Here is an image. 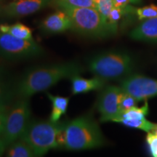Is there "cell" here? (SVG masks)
I'll return each instance as SVG.
<instances>
[{
    "label": "cell",
    "instance_id": "cell-4",
    "mask_svg": "<svg viewBox=\"0 0 157 157\" xmlns=\"http://www.w3.org/2000/svg\"><path fill=\"white\" fill-rule=\"evenodd\" d=\"M66 124L50 120L30 121L20 139L27 143L36 156H42L51 149L58 148L57 136Z\"/></svg>",
    "mask_w": 157,
    "mask_h": 157
},
{
    "label": "cell",
    "instance_id": "cell-25",
    "mask_svg": "<svg viewBox=\"0 0 157 157\" xmlns=\"http://www.w3.org/2000/svg\"><path fill=\"white\" fill-rule=\"evenodd\" d=\"M146 141L148 143L152 156L157 157V135L151 132L147 135Z\"/></svg>",
    "mask_w": 157,
    "mask_h": 157
},
{
    "label": "cell",
    "instance_id": "cell-23",
    "mask_svg": "<svg viewBox=\"0 0 157 157\" xmlns=\"http://www.w3.org/2000/svg\"><path fill=\"white\" fill-rule=\"evenodd\" d=\"M60 2L75 7H92L97 9L94 0H60Z\"/></svg>",
    "mask_w": 157,
    "mask_h": 157
},
{
    "label": "cell",
    "instance_id": "cell-27",
    "mask_svg": "<svg viewBox=\"0 0 157 157\" xmlns=\"http://www.w3.org/2000/svg\"><path fill=\"white\" fill-rule=\"evenodd\" d=\"M130 2V0H113V7L124 8Z\"/></svg>",
    "mask_w": 157,
    "mask_h": 157
},
{
    "label": "cell",
    "instance_id": "cell-7",
    "mask_svg": "<svg viewBox=\"0 0 157 157\" xmlns=\"http://www.w3.org/2000/svg\"><path fill=\"white\" fill-rule=\"evenodd\" d=\"M44 52L34 39L17 38L0 31V54L8 59H23L39 56Z\"/></svg>",
    "mask_w": 157,
    "mask_h": 157
},
{
    "label": "cell",
    "instance_id": "cell-28",
    "mask_svg": "<svg viewBox=\"0 0 157 157\" xmlns=\"http://www.w3.org/2000/svg\"><path fill=\"white\" fill-rule=\"evenodd\" d=\"M7 146L6 145V143L4 142L2 137H0V156H2L4 154V152L5 151L6 148H7Z\"/></svg>",
    "mask_w": 157,
    "mask_h": 157
},
{
    "label": "cell",
    "instance_id": "cell-8",
    "mask_svg": "<svg viewBox=\"0 0 157 157\" xmlns=\"http://www.w3.org/2000/svg\"><path fill=\"white\" fill-rule=\"evenodd\" d=\"M121 90L138 101L157 96V80L140 75H132L121 83Z\"/></svg>",
    "mask_w": 157,
    "mask_h": 157
},
{
    "label": "cell",
    "instance_id": "cell-9",
    "mask_svg": "<svg viewBox=\"0 0 157 157\" xmlns=\"http://www.w3.org/2000/svg\"><path fill=\"white\" fill-rule=\"evenodd\" d=\"M122 90L116 86H108L103 90L98 101V110L101 121H111L120 114L119 104Z\"/></svg>",
    "mask_w": 157,
    "mask_h": 157
},
{
    "label": "cell",
    "instance_id": "cell-1",
    "mask_svg": "<svg viewBox=\"0 0 157 157\" xmlns=\"http://www.w3.org/2000/svg\"><path fill=\"white\" fill-rule=\"evenodd\" d=\"M82 67L76 62L52 65L37 68L28 72L17 84V93L21 98H29L45 91L60 80L79 74Z\"/></svg>",
    "mask_w": 157,
    "mask_h": 157
},
{
    "label": "cell",
    "instance_id": "cell-20",
    "mask_svg": "<svg viewBox=\"0 0 157 157\" xmlns=\"http://www.w3.org/2000/svg\"><path fill=\"white\" fill-rule=\"evenodd\" d=\"M97 10L102 16L108 21V17L113 7V0H94Z\"/></svg>",
    "mask_w": 157,
    "mask_h": 157
},
{
    "label": "cell",
    "instance_id": "cell-30",
    "mask_svg": "<svg viewBox=\"0 0 157 157\" xmlns=\"http://www.w3.org/2000/svg\"><path fill=\"white\" fill-rule=\"evenodd\" d=\"M140 2V0H130L131 3H135V4Z\"/></svg>",
    "mask_w": 157,
    "mask_h": 157
},
{
    "label": "cell",
    "instance_id": "cell-22",
    "mask_svg": "<svg viewBox=\"0 0 157 157\" xmlns=\"http://www.w3.org/2000/svg\"><path fill=\"white\" fill-rule=\"evenodd\" d=\"M124 8H120V7H113V9L111 10V13L108 17V22L113 29L117 30V24L118 21L120 20V18L124 14Z\"/></svg>",
    "mask_w": 157,
    "mask_h": 157
},
{
    "label": "cell",
    "instance_id": "cell-26",
    "mask_svg": "<svg viewBox=\"0 0 157 157\" xmlns=\"http://www.w3.org/2000/svg\"><path fill=\"white\" fill-rule=\"evenodd\" d=\"M7 116V112L6 108L5 109H0V137H2V135L4 132V129H5Z\"/></svg>",
    "mask_w": 157,
    "mask_h": 157
},
{
    "label": "cell",
    "instance_id": "cell-14",
    "mask_svg": "<svg viewBox=\"0 0 157 157\" xmlns=\"http://www.w3.org/2000/svg\"><path fill=\"white\" fill-rule=\"evenodd\" d=\"M47 95L52 104V110L50 120L52 122H58L62 116L66 113L69 103V98L53 95L50 93H48Z\"/></svg>",
    "mask_w": 157,
    "mask_h": 157
},
{
    "label": "cell",
    "instance_id": "cell-21",
    "mask_svg": "<svg viewBox=\"0 0 157 157\" xmlns=\"http://www.w3.org/2000/svg\"><path fill=\"white\" fill-rule=\"evenodd\" d=\"M136 13L139 20L157 17V6L154 5L146 6V7L137 9Z\"/></svg>",
    "mask_w": 157,
    "mask_h": 157
},
{
    "label": "cell",
    "instance_id": "cell-17",
    "mask_svg": "<svg viewBox=\"0 0 157 157\" xmlns=\"http://www.w3.org/2000/svg\"><path fill=\"white\" fill-rule=\"evenodd\" d=\"M112 121L121 123L122 124L125 125V126L132 127V128L142 129V130L147 132H151V131L152 130L153 127L154 126V123L146 120V119H132V120H129V119H121V118H117V119H113Z\"/></svg>",
    "mask_w": 157,
    "mask_h": 157
},
{
    "label": "cell",
    "instance_id": "cell-31",
    "mask_svg": "<svg viewBox=\"0 0 157 157\" xmlns=\"http://www.w3.org/2000/svg\"><path fill=\"white\" fill-rule=\"evenodd\" d=\"M0 1H1V0H0Z\"/></svg>",
    "mask_w": 157,
    "mask_h": 157
},
{
    "label": "cell",
    "instance_id": "cell-29",
    "mask_svg": "<svg viewBox=\"0 0 157 157\" xmlns=\"http://www.w3.org/2000/svg\"><path fill=\"white\" fill-rule=\"evenodd\" d=\"M151 132L157 135V124H154V126L153 127L152 130L151 131Z\"/></svg>",
    "mask_w": 157,
    "mask_h": 157
},
{
    "label": "cell",
    "instance_id": "cell-15",
    "mask_svg": "<svg viewBox=\"0 0 157 157\" xmlns=\"http://www.w3.org/2000/svg\"><path fill=\"white\" fill-rule=\"evenodd\" d=\"M0 31L13 35L17 38L27 39V40L34 39L31 29L23 23H17L13 25L1 24L0 25Z\"/></svg>",
    "mask_w": 157,
    "mask_h": 157
},
{
    "label": "cell",
    "instance_id": "cell-19",
    "mask_svg": "<svg viewBox=\"0 0 157 157\" xmlns=\"http://www.w3.org/2000/svg\"><path fill=\"white\" fill-rule=\"evenodd\" d=\"M137 102H138V101H137L136 98L123 91L121 95L119 104L120 113L124 112V111L132 109L133 107L136 106Z\"/></svg>",
    "mask_w": 157,
    "mask_h": 157
},
{
    "label": "cell",
    "instance_id": "cell-2",
    "mask_svg": "<svg viewBox=\"0 0 157 157\" xmlns=\"http://www.w3.org/2000/svg\"><path fill=\"white\" fill-rule=\"evenodd\" d=\"M103 135L98 123L88 116H82L66 126L65 148L71 151L93 149L103 146Z\"/></svg>",
    "mask_w": 157,
    "mask_h": 157
},
{
    "label": "cell",
    "instance_id": "cell-24",
    "mask_svg": "<svg viewBox=\"0 0 157 157\" xmlns=\"http://www.w3.org/2000/svg\"><path fill=\"white\" fill-rule=\"evenodd\" d=\"M10 97L9 90L7 84L0 76V109H5L6 104Z\"/></svg>",
    "mask_w": 157,
    "mask_h": 157
},
{
    "label": "cell",
    "instance_id": "cell-3",
    "mask_svg": "<svg viewBox=\"0 0 157 157\" xmlns=\"http://www.w3.org/2000/svg\"><path fill=\"white\" fill-rule=\"evenodd\" d=\"M59 5L69 16L72 28L78 34L89 37H104L116 32L99 11L92 7H75L59 1Z\"/></svg>",
    "mask_w": 157,
    "mask_h": 157
},
{
    "label": "cell",
    "instance_id": "cell-6",
    "mask_svg": "<svg viewBox=\"0 0 157 157\" xmlns=\"http://www.w3.org/2000/svg\"><path fill=\"white\" fill-rule=\"evenodd\" d=\"M31 107L28 98H21L7 112L2 138L7 147L18 140L30 122Z\"/></svg>",
    "mask_w": 157,
    "mask_h": 157
},
{
    "label": "cell",
    "instance_id": "cell-11",
    "mask_svg": "<svg viewBox=\"0 0 157 157\" xmlns=\"http://www.w3.org/2000/svg\"><path fill=\"white\" fill-rule=\"evenodd\" d=\"M41 26L43 30L50 34H59L71 29L72 23L69 16L63 10L49 15Z\"/></svg>",
    "mask_w": 157,
    "mask_h": 157
},
{
    "label": "cell",
    "instance_id": "cell-10",
    "mask_svg": "<svg viewBox=\"0 0 157 157\" xmlns=\"http://www.w3.org/2000/svg\"><path fill=\"white\" fill-rule=\"evenodd\" d=\"M48 0H19L6 5L5 14L10 17H23L36 13L48 3Z\"/></svg>",
    "mask_w": 157,
    "mask_h": 157
},
{
    "label": "cell",
    "instance_id": "cell-5",
    "mask_svg": "<svg viewBox=\"0 0 157 157\" xmlns=\"http://www.w3.org/2000/svg\"><path fill=\"white\" fill-rule=\"evenodd\" d=\"M132 58L121 52L98 55L91 59L88 67L95 76L104 80L117 79L127 75L132 68Z\"/></svg>",
    "mask_w": 157,
    "mask_h": 157
},
{
    "label": "cell",
    "instance_id": "cell-12",
    "mask_svg": "<svg viewBox=\"0 0 157 157\" xmlns=\"http://www.w3.org/2000/svg\"><path fill=\"white\" fill-rule=\"evenodd\" d=\"M71 83V93L73 95L86 93L93 90H100L103 87L105 80L98 77L85 78L79 76L74 75L70 78Z\"/></svg>",
    "mask_w": 157,
    "mask_h": 157
},
{
    "label": "cell",
    "instance_id": "cell-13",
    "mask_svg": "<svg viewBox=\"0 0 157 157\" xmlns=\"http://www.w3.org/2000/svg\"><path fill=\"white\" fill-rule=\"evenodd\" d=\"M135 40L157 41V17L148 18L130 33Z\"/></svg>",
    "mask_w": 157,
    "mask_h": 157
},
{
    "label": "cell",
    "instance_id": "cell-18",
    "mask_svg": "<svg viewBox=\"0 0 157 157\" xmlns=\"http://www.w3.org/2000/svg\"><path fill=\"white\" fill-rule=\"evenodd\" d=\"M148 103L146 102V103L142 107L137 108L135 106L127 110L124 112L121 113L118 117L113 118L111 121L114 119H117V118H121V119H129V120H132V119H146V116L148 114Z\"/></svg>",
    "mask_w": 157,
    "mask_h": 157
},
{
    "label": "cell",
    "instance_id": "cell-16",
    "mask_svg": "<svg viewBox=\"0 0 157 157\" xmlns=\"http://www.w3.org/2000/svg\"><path fill=\"white\" fill-rule=\"evenodd\" d=\"M6 156L10 157H34L36 155L28 143L22 139H18L8 146Z\"/></svg>",
    "mask_w": 157,
    "mask_h": 157
}]
</instances>
